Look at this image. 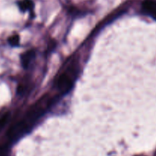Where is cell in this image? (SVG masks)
Wrapping results in <instances>:
<instances>
[{
	"mask_svg": "<svg viewBox=\"0 0 156 156\" xmlns=\"http://www.w3.org/2000/svg\"><path fill=\"white\" fill-rule=\"evenodd\" d=\"M9 117H10V113L7 112L5 114H3L2 117L0 118V131L4 128V126L6 125V123H8V120H9Z\"/></svg>",
	"mask_w": 156,
	"mask_h": 156,
	"instance_id": "cell-6",
	"label": "cell"
},
{
	"mask_svg": "<svg viewBox=\"0 0 156 156\" xmlns=\"http://www.w3.org/2000/svg\"><path fill=\"white\" fill-rule=\"evenodd\" d=\"M53 99L49 96H44L36 102L26 113L24 118L9 129L7 134L9 140H15L28 130L29 128L34 124L35 122L44 114L46 110L53 104Z\"/></svg>",
	"mask_w": 156,
	"mask_h": 156,
	"instance_id": "cell-1",
	"label": "cell"
},
{
	"mask_svg": "<svg viewBox=\"0 0 156 156\" xmlns=\"http://www.w3.org/2000/svg\"><path fill=\"white\" fill-rule=\"evenodd\" d=\"M9 41L10 43V44H12V45H18V42H19V37L18 35H13L11 37H9Z\"/></svg>",
	"mask_w": 156,
	"mask_h": 156,
	"instance_id": "cell-7",
	"label": "cell"
},
{
	"mask_svg": "<svg viewBox=\"0 0 156 156\" xmlns=\"http://www.w3.org/2000/svg\"><path fill=\"white\" fill-rule=\"evenodd\" d=\"M75 66H76L74 64L70 66L69 68H68L66 71L62 73L56 80V86L61 93L65 94L71 89L75 76L76 74V69Z\"/></svg>",
	"mask_w": 156,
	"mask_h": 156,
	"instance_id": "cell-2",
	"label": "cell"
},
{
	"mask_svg": "<svg viewBox=\"0 0 156 156\" xmlns=\"http://www.w3.org/2000/svg\"><path fill=\"white\" fill-rule=\"evenodd\" d=\"M33 54L34 53L32 51H28L23 54L21 60H22V64L24 67L27 66V65H28L29 62H30V59H31L32 56H33Z\"/></svg>",
	"mask_w": 156,
	"mask_h": 156,
	"instance_id": "cell-4",
	"label": "cell"
},
{
	"mask_svg": "<svg viewBox=\"0 0 156 156\" xmlns=\"http://www.w3.org/2000/svg\"><path fill=\"white\" fill-rule=\"evenodd\" d=\"M143 9L146 13L156 18V1L145 0L143 2Z\"/></svg>",
	"mask_w": 156,
	"mask_h": 156,
	"instance_id": "cell-3",
	"label": "cell"
},
{
	"mask_svg": "<svg viewBox=\"0 0 156 156\" xmlns=\"http://www.w3.org/2000/svg\"><path fill=\"white\" fill-rule=\"evenodd\" d=\"M18 6L21 11H26L32 7V2L30 0H22L18 2Z\"/></svg>",
	"mask_w": 156,
	"mask_h": 156,
	"instance_id": "cell-5",
	"label": "cell"
}]
</instances>
